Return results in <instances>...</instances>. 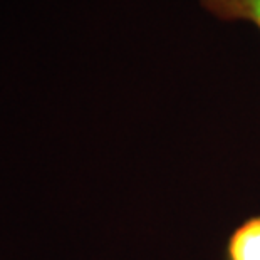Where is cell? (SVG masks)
<instances>
[{
    "label": "cell",
    "instance_id": "6da1fadb",
    "mask_svg": "<svg viewBox=\"0 0 260 260\" xmlns=\"http://www.w3.org/2000/svg\"><path fill=\"white\" fill-rule=\"evenodd\" d=\"M223 260H260V213L243 218L230 232Z\"/></svg>",
    "mask_w": 260,
    "mask_h": 260
},
{
    "label": "cell",
    "instance_id": "7a4b0ae2",
    "mask_svg": "<svg viewBox=\"0 0 260 260\" xmlns=\"http://www.w3.org/2000/svg\"><path fill=\"white\" fill-rule=\"evenodd\" d=\"M212 17L223 22H247L260 32V0H198Z\"/></svg>",
    "mask_w": 260,
    "mask_h": 260
}]
</instances>
